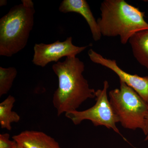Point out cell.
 I'll return each instance as SVG.
<instances>
[{
  "label": "cell",
  "mask_w": 148,
  "mask_h": 148,
  "mask_svg": "<svg viewBox=\"0 0 148 148\" xmlns=\"http://www.w3.org/2000/svg\"><path fill=\"white\" fill-rule=\"evenodd\" d=\"M58 85L53 93V104L57 116L77 110L83 103L95 98V89L89 86L83 75L85 65L76 57H66L52 66Z\"/></svg>",
  "instance_id": "1"
},
{
  "label": "cell",
  "mask_w": 148,
  "mask_h": 148,
  "mask_svg": "<svg viewBox=\"0 0 148 148\" xmlns=\"http://www.w3.org/2000/svg\"><path fill=\"white\" fill-rule=\"evenodd\" d=\"M101 17L97 20L102 36H119L125 45L137 32L148 29L145 12L124 0H105L101 3Z\"/></svg>",
  "instance_id": "2"
},
{
  "label": "cell",
  "mask_w": 148,
  "mask_h": 148,
  "mask_svg": "<svg viewBox=\"0 0 148 148\" xmlns=\"http://www.w3.org/2000/svg\"><path fill=\"white\" fill-rule=\"evenodd\" d=\"M0 19V56L11 57L25 48L34 25L32 0H22Z\"/></svg>",
  "instance_id": "3"
},
{
  "label": "cell",
  "mask_w": 148,
  "mask_h": 148,
  "mask_svg": "<svg viewBox=\"0 0 148 148\" xmlns=\"http://www.w3.org/2000/svg\"><path fill=\"white\" fill-rule=\"evenodd\" d=\"M119 88L109 92V100L122 126L143 130L148 114V103L132 88L120 81Z\"/></svg>",
  "instance_id": "4"
},
{
  "label": "cell",
  "mask_w": 148,
  "mask_h": 148,
  "mask_svg": "<svg viewBox=\"0 0 148 148\" xmlns=\"http://www.w3.org/2000/svg\"><path fill=\"white\" fill-rule=\"evenodd\" d=\"M109 88L108 82L105 81L103 88L95 91L96 103L94 106L84 110L69 112L65 114V116L75 125L80 124L84 121H90L94 126H104L112 129L125 140L116 126L119 119L114 112L108 97Z\"/></svg>",
  "instance_id": "5"
},
{
  "label": "cell",
  "mask_w": 148,
  "mask_h": 148,
  "mask_svg": "<svg viewBox=\"0 0 148 148\" xmlns=\"http://www.w3.org/2000/svg\"><path fill=\"white\" fill-rule=\"evenodd\" d=\"M90 45L78 47L73 43V38L68 37L61 42L58 40L52 43L36 44L34 47V55L32 62L37 66L45 67L51 62L59 61L64 57H76Z\"/></svg>",
  "instance_id": "6"
},
{
  "label": "cell",
  "mask_w": 148,
  "mask_h": 148,
  "mask_svg": "<svg viewBox=\"0 0 148 148\" xmlns=\"http://www.w3.org/2000/svg\"><path fill=\"white\" fill-rule=\"evenodd\" d=\"M88 54L92 62L112 70L118 76L120 81L132 88L148 103V76L128 73L120 68L115 60L105 58L92 49L88 50Z\"/></svg>",
  "instance_id": "7"
},
{
  "label": "cell",
  "mask_w": 148,
  "mask_h": 148,
  "mask_svg": "<svg viewBox=\"0 0 148 148\" xmlns=\"http://www.w3.org/2000/svg\"><path fill=\"white\" fill-rule=\"evenodd\" d=\"M60 12L64 13L75 12L81 14L85 19L95 41L101 40L102 35L99 29L98 22L93 16L92 11L85 0H64L59 7Z\"/></svg>",
  "instance_id": "8"
},
{
  "label": "cell",
  "mask_w": 148,
  "mask_h": 148,
  "mask_svg": "<svg viewBox=\"0 0 148 148\" xmlns=\"http://www.w3.org/2000/svg\"><path fill=\"white\" fill-rule=\"evenodd\" d=\"M12 138L22 148H61L54 138L40 131L25 130Z\"/></svg>",
  "instance_id": "9"
},
{
  "label": "cell",
  "mask_w": 148,
  "mask_h": 148,
  "mask_svg": "<svg viewBox=\"0 0 148 148\" xmlns=\"http://www.w3.org/2000/svg\"><path fill=\"white\" fill-rule=\"evenodd\" d=\"M128 42L135 59L148 70V29L137 32L130 38Z\"/></svg>",
  "instance_id": "10"
},
{
  "label": "cell",
  "mask_w": 148,
  "mask_h": 148,
  "mask_svg": "<svg viewBox=\"0 0 148 148\" xmlns=\"http://www.w3.org/2000/svg\"><path fill=\"white\" fill-rule=\"evenodd\" d=\"M15 101V98L10 95L0 103V125L3 129L10 131L12 123L20 121V116L12 110Z\"/></svg>",
  "instance_id": "11"
},
{
  "label": "cell",
  "mask_w": 148,
  "mask_h": 148,
  "mask_svg": "<svg viewBox=\"0 0 148 148\" xmlns=\"http://www.w3.org/2000/svg\"><path fill=\"white\" fill-rule=\"evenodd\" d=\"M17 74V70L14 67H0V97L5 95L10 90Z\"/></svg>",
  "instance_id": "12"
},
{
  "label": "cell",
  "mask_w": 148,
  "mask_h": 148,
  "mask_svg": "<svg viewBox=\"0 0 148 148\" xmlns=\"http://www.w3.org/2000/svg\"><path fill=\"white\" fill-rule=\"evenodd\" d=\"M9 134H0V148H15L16 143L14 140L10 139Z\"/></svg>",
  "instance_id": "13"
},
{
  "label": "cell",
  "mask_w": 148,
  "mask_h": 148,
  "mask_svg": "<svg viewBox=\"0 0 148 148\" xmlns=\"http://www.w3.org/2000/svg\"><path fill=\"white\" fill-rule=\"evenodd\" d=\"M143 131L146 136L145 141H147L148 140V114L146 118L145 127Z\"/></svg>",
  "instance_id": "14"
},
{
  "label": "cell",
  "mask_w": 148,
  "mask_h": 148,
  "mask_svg": "<svg viewBox=\"0 0 148 148\" xmlns=\"http://www.w3.org/2000/svg\"><path fill=\"white\" fill-rule=\"evenodd\" d=\"M8 2L6 0H1L0 1V6L3 7L7 4Z\"/></svg>",
  "instance_id": "15"
},
{
  "label": "cell",
  "mask_w": 148,
  "mask_h": 148,
  "mask_svg": "<svg viewBox=\"0 0 148 148\" xmlns=\"http://www.w3.org/2000/svg\"><path fill=\"white\" fill-rule=\"evenodd\" d=\"M15 148H22V147H20V146L18 145V144L16 143V147H15Z\"/></svg>",
  "instance_id": "16"
}]
</instances>
